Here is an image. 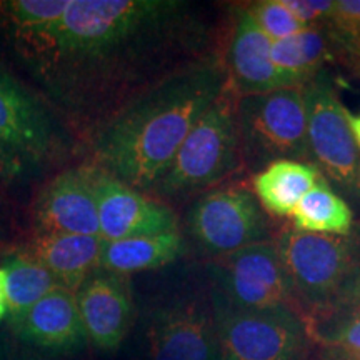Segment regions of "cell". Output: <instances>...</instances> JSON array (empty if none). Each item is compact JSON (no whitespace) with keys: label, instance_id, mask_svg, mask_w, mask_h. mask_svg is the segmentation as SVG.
Listing matches in <instances>:
<instances>
[{"label":"cell","instance_id":"cell-1","mask_svg":"<svg viewBox=\"0 0 360 360\" xmlns=\"http://www.w3.org/2000/svg\"><path fill=\"white\" fill-rule=\"evenodd\" d=\"M209 40L184 0H0V53L77 139L210 53Z\"/></svg>","mask_w":360,"mask_h":360},{"label":"cell","instance_id":"cell-2","mask_svg":"<svg viewBox=\"0 0 360 360\" xmlns=\"http://www.w3.org/2000/svg\"><path fill=\"white\" fill-rule=\"evenodd\" d=\"M229 85L217 53L180 67L96 125L80 142L89 164L150 193L197 120Z\"/></svg>","mask_w":360,"mask_h":360},{"label":"cell","instance_id":"cell-3","mask_svg":"<svg viewBox=\"0 0 360 360\" xmlns=\"http://www.w3.org/2000/svg\"><path fill=\"white\" fill-rule=\"evenodd\" d=\"M238 96L227 85L197 120L150 192L159 200H177L204 192L232 175L244 162L237 122Z\"/></svg>","mask_w":360,"mask_h":360},{"label":"cell","instance_id":"cell-4","mask_svg":"<svg viewBox=\"0 0 360 360\" xmlns=\"http://www.w3.org/2000/svg\"><path fill=\"white\" fill-rule=\"evenodd\" d=\"M77 141L51 103L0 60V146L51 170L77 152Z\"/></svg>","mask_w":360,"mask_h":360},{"label":"cell","instance_id":"cell-5","mask_svg":"<svg viewBox=\"0 0 360 360\" xmlns=\"http://www.w3.org/2000/svg\"><path fill=\"white\" fill-rule=\"evenodd\" d=\"M237 122L242 159L250 169L277 160L310 159L304 87L238 97Z\"/></svg>","mask_w":360,"mask_h":360},{"label":"cell","instance_id":"cell-6","mask_svg":"<svg viewBox=\"0 0 360 360\" xmlns=\"http://www.w3.org/2000/svg\"><path fill=\"white\" fill-rule=\"evenodd\" d=\"M222 360H304L309 327L292 307L242 310L210 292Z\"/></svg>","mask_w":360,"mask_h":360},{"label":"cell","instance_id":"cell-7","mask_svg":"<svg viewBox=\"0 0 360 360\" xmlns=\"http://www.w3.org/2000/svg\"><path fill=\"white\" fill-rule=\"evenodd\" d=\"M187 227L197 247L214 257L267 240L262 205L255 193L237 184L212 187L197 197Z\"/></svg>","mask_w":360,"mask_h":360},{"label":"cell","instance_id":"cell-8","mask_svg":"<svg viewBox=\"0 0 360 360\" xmlns=\"http://www.w3.org/2000/svg\"><path fill=\"white\" fill-rule=\"evenodd\" d=\"M304 97L310 159L337 186L354 191L360 184L359 148L350 129V112L342 103L330 74L319 72L304 85Z\"/></svg>","mask_w":360,"mask_h":360},{"label":"cell","instance_id":"cell-9","mask_svg":"<svg viewBox=\"0 0 360 360\" xmlns=\"http://www.w3.org/2000/svg\"><path fill=\"white\" fill-rule=\"evenodd\" d=\"M210 292L231 307L262 310L290 307L294 297L274 242H257L209 264Z\"/></svg>","mask_w":360,"mask_h":360},{"label":"cell","instance_id":"cell-10","mask_svg":"<svg viewBox=\"0 0 360 360\" xmlns=\"http://www.w3.org/2000/svg\"><path fill=\"white\" fill-rule=\"evenodd\" d=\"M276 247L292 294L310 307L323 309L347 285L350 254L342 238L287 229Z\"/></svg>","mask_w":360,"mask_h":360},{"label":"cell","instance_id":"cell-11","mask_svg":"<svg viewBox=\"0 0 360 360\" xmlns=\"http://www.w3.org/2000/svg\"><path fill=\"white\" fill-rule=\"evenodd\" d=\"M147 360H222L210 297L177 295L152 309L143 330Z\"/></svg>","mask_w":360,"mask_h":360},{"label":"cell","instance_id":"cell-12","mask_svg":"<svg viewBox=\"0 0 360 360\" xmlns=\"http://www.w3.org/2000/svg\"><path fill=\"white\" fill-rule=\"evenodd\" d=\"M32 236L77 233L101 237L92 165L89 162L60 169L40 184L29 205Z\"/></svg>","mask_w":360,"mask_h":360},{"label":"cell","instance_id":"cell-13","mask_svg":"<svg viewBox=\"0 0 360 360\" xmlns=\"http://www.w3.org/2000/svg\"><path fill=\"white\" fill-rule=\"evenodd\" d=\"M92 186L103 240L179 232L177 215L165 202L135 191L96 165Z\"/></svg>","mask_w":360,"mask_h":360},{"label":"cell","instance_id":"cell-14","mask_svg":"<svg viewBox=\"0 0 360 360\" xmlns=\"http://www.w3.org/2000/svg\"><path fill=\"white\" fill-rule=\"evenodd\" d=\"M13 342L34 352L64 359L87 349L89 337L75 292L57 287L17 317L7 319Z\"/></svg>","mask_w":360,"mask_h":360},{"label":"cell","instance_id":"cell-15","mask_svg":"<svg viewBox=\"0 0 360 360\" xmlns=\"http://www.w3.org/2000/svg\"><path fill=\"white\" fill-rule=\"evenodd\" d=\"M75 299L89 344L102 352H115L135 322L130 277L97 267L75 292Z\"/></svg>","mask_w":360,"mask_h":360},{"label":"cell","instance_id":"cell-16","mask_svg":"<svg viewBox=\"0 0 360 360\" xmlns=\"http://www.w3.org/2000/svg\"><path fill=\"white\" fill-rule=\"evenodd\" d=\"M224 64L229 85L238 97L285 89L272 62V40L260 29L249 7L237 8Z\"/></svg>","mask_w":360,"mask_h":360},{"label":"cell","instance_id":"cell-17","mask_svg":"<svg viewBox=\"0 0 360 360\" xmlns=\"http://www.w3.org/2000/svg\"><path fill=\"white\" fill-rule=\"evenodd\" d=\"M102 237L77 233L32 236L24 247L64 289L77 292L94 269L98 267Z\"/></svg>","mask_w":360,"mask_h":360},{"label":"cell","instance_id":"cell-18","mask_svg":"<svg viewBox=\"0 0 360 360\" xmlns=\"http://www.w3.org/2000/svg\"><path fill=\"white\" fill-rule=\"evenodd\" d=\"M186 238L179 232L103 240L98 267L130 277L132 274L162 269L186 255Z\"/></svg>","mask_w":360,"mask_h":360},{"label":"cell","instance_id":"cell-19","mask_svg":"<svg viewBox=\"0 0 360 360\" xmlns=\"http://www.w3.org/2000/svg\"><path fill=\"white\" fill-rule=\"evenodd\" d=\"M322 182L315 164L297 160H277L254 177L255 197L267 212L283 217L290 215L310 188Z\"/></svg>","mask_w":360,"mask_h":360},{"label":"cell","instance_id":"cell-20","mask_svg":"<svg viewBox=\"0 0 360 360\" xmlns=\"http://www.w3.org/2000/svg\"><path fill=\"white\" fill-rule=\"evenodd\" d=\"M0 270L6 278L8 317H17L57 287L56 278L24 245L0 252Z\"/></svg>","mask_w":360,"mask_h":360},{"label":"cell","instance_id":"cell-21","mask_svg":"<svg viewBox=\"0 0 360 360\" xmlns=\"http://www.w3.org/2000/svg\"><path fill=\"white\" fill-rule=\"evenodd\" d=\"M330 58V47L321 27L272 42V62L283 87H304Z\"/></svg>","mask_w":360,"mask_h":360},{"label":"cell","instance_id":"cell-22","mask_svg":"<svg viewBox=\"0 0 360 360\" xmlns=\"http://www.w3.org/2000/svg\"><path fill=\"white\" fill-rule=\"evenodd\" d=\"M290 215L300 232L347 236L352 227V210L347 202L332 192L323 180L305 193Z\"/></svg>","mask_w":360,"mask_h":360},{"label":"cell","instance_id":"cell-23","mask_svg":"<svg viewBox=\"0 0 360 360\" xmlns=\"http://www.w3.org/2000/svg\"><path fill=\"white\" fill-rule=\"evenodd\" d=\"M47 172L34 162L0 146V225L6 224V219L12 217L13 210L25 200L30 204L32 197L29 193H35L34 187H39V180Z\"/></svg>","mask_w":360,"mask_h":360},{"label":"cell","instance_id":"cell-24","mask_svg":"<svg viewBox=\"0 0 360 360\" xmlns=\"http://www.w3.org/2000/svg\"><path fill=\"white\" fill-rule=\"evenodd\" d=\"M249 8L255 22L272 42L292 37L305 29L283 0H262L250 4Z\"/></svg>","mask_w":360,"mask_h":360},{"label":"cell","instance_id":"cell-25","mask_svg":"<svg viewBox=\"0 0 360 360\" xmlns=\"http://www.w3.org/2000/svg\"><path fill=\"white\" fill-rule=\"evenodd\" d=\"M315 335L319 340L340 349L347 360L360 359V305L352 312L340 315L335 322H328Z\"/></svg>","mask_w":360,"mask_h":360},{"label":"cell","instance_id":"cell-26","mask_svg":"<svg viewBox=\"0 0 360 360\" xmlns=\"http://www.w3.org/2000/svg\"><path fill=\"white\" fill-rule=\"evenodd\" d=\"M328 25L345 44H360V0H335Z\"/></svg>","mask_w":360,"mask_h":360},{"label":"cell","instance_id":"cell-27","mask_svg":"<svg viewBox=\"0 0 360 360\" xmlns=\"http://www.w3.org/2000/svg\"><path fill=\"white\" fill-rule=\"evenodd\" d=\"M283 4L302 22L305 29L328 24L335 7V0H283Z\"/></svg>","mask_w":360,"mask_h":360},{"label":"cell","instance_id":"cell-28","mask_svg":"<svg viewBox=\"0 0 360 360\" xmlns=\"http://www.w3.org/2000/svg\"><path fill=\"white\" fill-rule=\"evenodd\" d=\"M0 360H64L51 355L34 352V350L22 347L15 342V345H4L0 349Z\"/></svg>","mask_w":360,"mask_h":360},{"label":"cell","instance_id":"cell-29","mask_svg":"<svg viewBox=\"0 0 360 360\" xmlns=\"http://www.w3.org/2000/svg\"><path fill=\"white\" fill-rule=\"evenodd\" d=\"M8 317V305H7V295H6V278H4V272L0 270V323L6 322Z\"/></svg>","mask_w":360,"mask_h":360},{"label":"cell","instance_id":"cell-30","mask_svg":"<svg viewBox=\"0 0 360 360\" xmlns=\"http://www.w3.org/2000/svg\"><path fill=\"white\" fill-rule=\"evenodd\" d=\"M349 122H350V129H352L354 141L357 143V148L360 150V114L359 115L349 114Z\"/></svg>","mask_w":360,"mask_h":360},{"label":"cell","instance_id":"cell-31","mask_svg":"<svg viewBox=\"0 0 360 360\" xmlns=\"http://www.w3.org/2000/svg\"><path fill=\"white\" fill-rule=\"evenodd\" d=\"M349 290H350V294H352L354 300H359L360 302V277H357L352 283H350Z\"/></svg>","mask_w":360,"mask_h":360},{"label":"cell","instance_id":"cell-32","mask_svg":"<svg viewBox=\"0 0 360 360\" xmlns=\"http://www.w3.org/2000/svg\"><path fill=\"white\" fill-rule=\"evenodd\" d=\"M357 360H360V359H357Z\"/></svg>","mask_w":360,"mask_h":360},{"label":"cell","instance_id":"cell-33","mask_svg":"<svg viewBox=\"0 0 360 360\" xmlns=\"http://www.w3.org/2000/svg\"><path fill=\"white\" fill-rule=\"evenodd\" d=\"M359 45H360V44H359Z\"/></svg>","mask_w":360,"mask_h":360}]
</instances>
